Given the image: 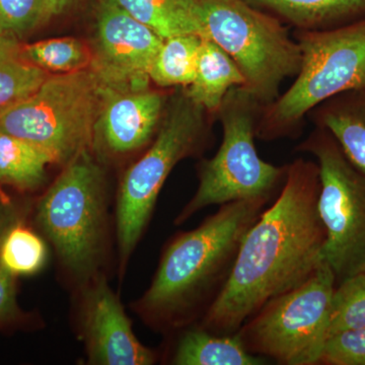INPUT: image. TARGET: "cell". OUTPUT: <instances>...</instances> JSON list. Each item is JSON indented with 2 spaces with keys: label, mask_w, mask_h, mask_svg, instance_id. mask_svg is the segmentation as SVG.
<instances>
[{
  "label": "cell",
  "mask_w": 365,
  "mask_h": 365,
  "mask_svg": "<svg viewBox=\"0 0 365 365\" xmlns=\"http://www.w3.org/2000/svg\"><path fill=\"white\" fill-rule=\"evenodd\" d=\"M318 163L297 158L272 205L242 239L234 269L199 325L232 335L268 300L289 292L324 262L326 230L319 215Z\"/></svg>",
  "instance_id": "cell-1"
},
{
  "label": "cell",
  "mask_w": 365,
  "mask_h": 365,
  "mask_svg": "<svg viewBox=\"0 0 365 365\" xmlns=\"http://www.w3.org/2000/svg\"><path fill=\"white\" fill-rule=\"evenodd\" d=\"M270 201L223 204L199 227L174 235L150 287L134 304L144 323L169 334L199 323L222 294L242 239Z\"/></svg>",
  "instance_id": "cell-2"
},
{
  "label": "cell",
  "mask_w": 365,
  "mask_h": 365,
  "mask_svg": "<svg viewBox=\"0 0 365 365\" xmlns=\"http://www.w3.org/2000/svg\"><path fill=\"white\" fill-rule=\"evenodd\" d=\"M108 210L104 165L91 150L64 165L38 202V227L54 249L64 275L76 288L104 274Z\"/></svg>",
  "instance_id": "cell-3"
},
{
  "label": "cell",
  "mask_w": 365,
  "mask_h": 365,
  "mask_svg": "<svg viewBox=\"0 0 365 365\" xmlns=\"http://www.w3.org/2000/svg\"><path fill=\"white\" fill-rule=\"evenodd\" d=\"M302 63L294 83L262 109L256 137L295 138L317 106L348 91H365V19L326 31H297Z\"/></svg>",
  "instance_id": "cell-4"
},
{
  "label": "cell",
  "mask_w": 365,
  "mask_h": 365,
  "mask_svg": "<svg viewBox=\"0 0 365 365\" xmlns=\"http://www.w3.org/2000/svg\"><path fill=\"white\" fill-rule=\"evenodd\" d=\"M263 107L244 86L228 91L216 114L222 125V145L215 157L199 165L198 188L177 215L175 225L208 206L272 199L282 188L287 165L278 167L262 160L255 144Z\"/></svg>",
  "instance_id": "cell-5"
},
{
  "label": "cell",
  "mask_w": 365,
  "mask_h": 365,
  "mask_svg": "<svg viewBox=\"0 0 365 365\" xmlns=\"http://www.w3.org/2000/svg\"><path fill=\"white\" fill-rule=\"evenodd\" d=\"M105 91L90 68L50 74L30 97L0 114V131L63 168L83 151H93Z\"/></svg>",
  "instance_id": "cell-6"
},
{
  "label": "cell",
  "mask_w": 365,
  "mask_h": 365,
  "mask_svg": "<svg viewBox=\"0 0 365 365\" xmlns=\"http://www.w3.org/2000/svg\"><path fill=\"white\" fill-rule=\"evenodd\" d=\"M206 113L185 91L176 93L168 101L153 143L124 173L116 198L120 277L150 222L168 177L178 163L200 153L207 143Z\"/></svg>",
  "instance_id": "cell-7"
},
{
  "label": "cell",
  "mask_w": 365,
  "mask_h": 365,
  "mask_svg": "<svg viewBox=\"0 0 365 365\" xmlns=\"http://www.w3.org/2000/svg\"><path fill=\"white\" fill-rule=\"evenodd\" d=\"M205 38L232 57L244 86L262 106L279 96L285 79L295 78L302 50L276 16L245 0H199Z\"/></svg>",
  "instance_id": "cell-8"
},
{
  "label": "cell",
  "mask_w": 365,
  "mask_h": 365,
  "mask_svg": "<svg viewBox=\"0 0 365 365\" xmlns=\"http://www.w3.org/2000/svg\"><path fill=\"white\" fill-rule=\"evenodd\" d=\"M337 281L323 262L299 287L268 300L237 334L245 349L281 365H319Z\"/></svg>",
  "instance_id": "cell-9"
},
{
  "label": "cell",
  "mask_w": 365,
  "mask_h": 365,
  "mask_svg": "<svg viewBox=\"0 0 365 365\" xmlns=\"http://www.w3.org/2000/svg\"><path fill=\"white\" fill-rule=\"evenodd\" d=\"M297 151L309 153L318 162V209L327 235L324 262L338 284L365 272V175L326 129L316 127Z\"/></svg>",
  "instance_id": "cell-10"
},
{
  "label": "cell",
  "mask_w": 365,
  "mask_h": 365,
  "mask_svg": "<svg viewBox=\"0 0 365 365\" xmlns=\"http://www.w3.org/2000/svg\"><path fill=\"white\" fill-rule=\"evenodd\" d=\"M163 42L112 0H98L90 69L107 90H148L151 66Z\"/></svg>",
  "instance_id": "cell-11"
},
{
  "label": "cell",
  "mask_w": 365,
  "mask_h": 365,
  "mask_svg": "<svg viewBox=\"0 0 365 365\" xmlns=\"http://www.w3.org/2000/svg\"><path fill=\"white\" fill-rule=\"evenodd\" d=\"M79 337L88 364L151 365L158 354L138 339L130 319L105 274L78 288Z\"/></svg>",
  "instance_id": "cell-12"
},
{
  "label": "cell",
  "mask_w": 365,
  "mask_h": 365,
  "mask_svg": "<svg viewBox=\"0 0 365 365\" xmlns=\"http://www.w3.org/2000/svg\"><path fill=\"white\" fill-rule=\"evenodd\" d=\"M165 93L150 88L136 91H105L96 125L93 153L104 165L150 145L167 109Z\"/></svg>",
  "instance_id": "cell-13"
},
{
  "label": "cell",
  "mask_w": 365,
  "mask_h": 365,
  "mask_svg": "<svg viewBox=\"0 0 365 365\" xmlns=\"http://www.w3.org/2000/svg\"><path fill=\"white\" fill-rule=\"evenodd\" d=\"M309 113L316 127L330 132L348 160L365 175V91H344Z\"/></svg>",
  "instance_id": "cell-14"
},
{
  "label": "cell",
  "mask_w": 365,
  "mask_h": 365,
  "mask_svg": "<svg viewBox=\"0 0 365 365\" xmlns=\"http://www.w3.org/2000/svg\"><path fill=\"white\" fill-rule=\"evenodd\" d=\"M169 364L175 365H264L267 360L245 349L237 334L220 335L198 323L178 331Z\"/></svg>",
  "instance_id": "cell-15"
},
{
  "label": "cell",
  "mask_w": 365,
  "mask_h": 365,
  "mask_svg": "<svg viewBox=\"0 0 365 365\" xmlns=\"http://www.w3.org/2000/svg\"><path fill=\"white\" fill-rule=\"evenodd\" d=\"M294 26L297 31H326L365 19V0H245Z\"/></svg>",
  "instance_id": "cell-16"
},
{
  "label": "cell",
  "mask_w": 365,
  "mask_h": 365,
  "mask_svg": "<svg viewBox=\"0 0 365 365\" xmlns=\"http://www.w3.org/2000/svg\"><path fill=\"white\" fill-rule=\"evenodd\" d=\"M244 86L239 67L213 41L204 38L196 76L187 86V97L209 114H217L225 96L235 86Z\"/></svg>",
  "instance_id": "cell-17"
},
{
  "label": "cell",
  "mask_w": 365,
  "mask_h": 365,
  "mask_svg": "<svg viewBox=\"0 0 365 365\" xmlns=\"http://www.w3.org/2000/svg\"><path fill=\"white\" fill-rule=\"evenodd\" d=\"M163 40L196 34L205 38L199 0H112Z\"/></svg>",
  "instance_id": "cell-18"
},
{
  "label": "cell",
  "mask_w": 365,
  "mask_h": 365,
  "mask_svg": "<svg viewBox=\"0 0 365 365\" xmlns=\"http://www.w3.org/2000/svg\"><path fill=\"white\" fill-rule=\"evenodd\" d=\"M51 160L31 144L0 131V182L21 191L44 185Z\"/></svg>",
  "instance_id": "cell-19"
},
{
  "label": "cell",
  "mask_w": 365,
  "mask_h": 365,
  "mask_svg": "<svg viewBox=\"0 0 365 365\" xmlns=\"http://www.w3.org/2000/svg\"><path fill=\"white\" fill-rule=\"evenodd\" d=\"M203 39L196 34H185L163 40L151 66L150 81L160 88L191 85Z\"/></svg>",
  "instance_id": "cell-20"
},
{
  "label": "cell",
  "mask_w": 365,
  "mask_h": 365,
  "mask_svg": "<svg viewBox=\"0 0 365 365\" xmlns=\"http://www.w3.org/2000/svg\"><path fill=\"white\" fill-rule=\"evenodd\" d=\"M49 76L26 58L20 41L0 53V114L30 97Z\"/></svg>",
  "instance_id": "cell-21"
},
{
  "label": "cell",
  "mask_w": 365,
  "mask_h": 365,
  "mask_svg": "<svg viewBox=\"0 0 365 365\" xmlns=\"http://www.w3.org/2000/svg\"><path fill=\"white\" fill-rule=\"evenodd\" d=\"M29 61L50 74L71 73L90 68L91 46L76 38H55L23 45Z\"/></svg>",
  "instance_id": "cell-22"
},
{
  "label": "cell",
  "mask_w": 365,
  "mask_h": 365,
  "mask_svg": "<svg viewBox=\"0 0 365 365\" xmlns=\"http://www.w3.org/2000/svg\"><path fill=\"white\" fill-rule=\"evenodd\" d=\"M44 240L19 222L9 228L0 245V264L13 275H33L47 261Z\"/></svg>",
  "instance_id": "cell-23"
},
{
  "label": "cell",
  "mask_w": 365,
  "mask_h": 365,
  "mask_svg": "<svg viewBox=\"0 0 365 365\" xmlns=\"http://www.w3.org/2000/svg\"><path fill=\"white\" fill-rule=\"evenodd\" d=\"M365 328V272L336 285L331 302L329 337L353 329Z\"/></svg>",
  "instance_id": "cell-24"
},
{
  "label": "cell",
  "mask_w": 365,
  "mask_h": 365,
  "mask_svg": "<svg viewBox=\"0 0 365 365\" xmlns=\"http://www.w3.org/2000/svg\"><path fill=\"white\" fill-rule=\"evenodd\" d=\"M50 18L49 0H0V36L20 40Z\"/></svg>",
  "instance_id": "cell-25"
},
{
  "label": "cell",
  "mask_w": 365,
  "mask_h": 365,
  "mask_svg": "<svg viewBox=\"0 0 365 365\" xmlns=\"http://www.w3.org/2000/svg\"><path fill=\"white\" fill-rule=\"evenodd\" d=\"M319 364L365 365V328L343 331L329 337Z\"/></svg>",
  "instance_id": "cell-26"
},
{
  "label": "cell",
  "mask_w": 365,
  "mask_h": 365,
  "mask_svg": "<svg viewBox=\"0 0 365 365\" xmlns=\"http://www.w3.org/2000/svg\"><path fill=\"white\" fill-rule=\"evenodd\" d=\"M19 314L16 276L0 264V325L14 322Z\"/></svg>",
  "instance_id": "cell-27"
},
{
  "label": "cell",
  "mask_w": 365,
  "mask_h": 365,
  "mask_svg": "<svg viewBox=\"0 0 365 365\" xmlns=\"http://www.w3.org/2000/svg\"><path fill=\"white\" fill-rule=\"evenodd\" d=\"M19 222L20 220L16 207L7 201L0 199V245L9 228Z\"/></svg>",
  "instance_id": "cell-28"
},
{
  "label": "cell",
  "mask_w": 365,
  "mask_h": 365,
  "mask_svg": "<svg viewBox=\"0 0 365 365\" xmlns=\"http://www.w3.org/2000/svg\"><path fill=\"white\" fill-rule=\"evenodd\" d=\"M78 1V0H49L50 14L51 16H59Z\"/></svg>",
  "instance_id": "cell-29"
},
{
  "label": "cell",
  "mask_w": 365,
  "mask_h": 365,
  "mask_svg": "<svg viewBox=\"0 0 365 365\" xmlns=\"http://www.w3.org/2000/svg\"><path fill=\"white\" fill-rule=\"evenodd\" d=\"M19 39L16 38L6 37V36H0V53L6 51L9 47H11L16 42H19Z\"/></svg>",
  "instance_id": "cell-30"
}]
</instances>
